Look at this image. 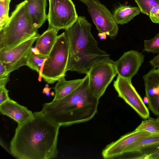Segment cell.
Masks as SVG:
<instances>
[{"label": "cell", "instance_id": "23", "mask_svg": "<svg viewBox=\"0 0 159 159\" xmlns=\"http://www.w3.org/2000/svg\"><path fill=\"white\" fill-rule=\"evenodd\" d=\"M143 51L154 53L159 52V32L152 39L144 40Z\"/></svg>", "mask_w": 159, "mask_h": 159}, {"label": "cell", "instance_id": "24", "mask_svg": "<svg viewBox=\"0 0 159 159\" xmlns=\"http://www.w3.org/2000/svg\"><path fill=\"white\" fill-rule=\"evenodd\" d=\"M141 12L149 16L151 8L154 6L159 5V0H134Z\"/></svg>", "mask_w": 159, "mask_h": 159}, {"label": "cell", "instance_id": "11", "mask_svg": "<svg viewBox=\"0 0 159 159\" xmlns=\"http://www.w3.org/2000/svg\"><path fill=\"white\" fill-rule=\"evenodd\" d=\"M152 134H153L144 130H135L107 145L103 150L102 155L105 159H112L121 157L129 146L140 139Z\"/></svg>", "mask_w": 159, "mask_h": 159}, {"label": "cell", "instance_id": "15", "mask_svg": "<svg viewBox=\"0 0 159 159\" xmlns=\"http://www.w3.org/2000/svg\"><path fill=\"white\" fill-rule=\"evenodd\" d=\"M1 114L6 115L20 124L29 119L33 113L26 107L10 99L0 105Z\"/></svg>", "mask_w": 159, "mask_h": 159}, {"label": "cell", "instance_id": "8", "mask_svg": "<svg viewBox=\"0 0 159 159\" xmlns=\"http://www.w3.org/2000/svg\"><path fill=\"white\" fill-rule=\"evenodd\" d=\"M114 63L113 61L97 64L91 67L87 74L89 89L99 99L117 74Z\"/></svg>", "mask_w": 159, "mask_h": 159}, {"label": "cell", "instance_id": "6", "mask_svg": "<svg viewBox=\"0 0 159 159\" xmlns=\"http://www.w3.org/2000/svg\"><path fill=\"white\" fill-rule=\"evenodd\" d=\"M48 27L66 30L76 21L78 16L72 0H48Z\"/></svg>", "mask_w": 159, "mask_h": 159}, {"label": "cell", "instance_id": "12", "mask_svg": "<svg viewBox=\"0 0 159 159\" xmlns=\"http://www.w3.org/2000/svg\"><path fill=\"white\" fill-rule=\"evenodd\" d=\"M142 52L131 50L125 52L116 61L115 65L118 76L131 81L144 61Z\"/></svg>", "mask_w": 159, "mask_h": 159}, {"label": "cell", "instance_id": "19", "mask_svg": "<svg viewBox=\"0 0 159 159\" xmlns=\"http://www.w3.org/2000/svg\"><path fill=\"white\" fill-rule=\"evenodd\" d=\"M159 143V134H153L140 139L129 146L126 148L122 156L126 153H134L142 148Z\"/></svg>", "mask_w": 159, "mask_h": 159}, {"label": "cell", "instance_id": "20", "mask_svg": "<svg viewBox=\"0 0 159 159\" xmlns=\"http://www.w3.org/2000/svg\"><path fill=\"white\" fill-rule=\"evenodd\" d=\"M32 48L30 50L27 56L26 66L32 70L39 72L48 57L43 56L36 54L33 51Z\"/></svg>", "mask_w": 159, "mask_h": 159}, {"label": "cell", "instance_id": "33", "mask_svg": "<svg viewBox=\"0 0 159 159\" xmlns=\"http://www.w3.org/2000/svg\"><path fill=\"white\" fill-rule=\"evenodd\" d=\"M106 34L105 33H99L98 36L100 37L101 39H106Z\"/></svg>", "mask_w": 159, "mask_h": 159}, {"label": "cell", "instance_id": "34", "mask_svg": "<svg viewBox=\"0 0 159 159\" xmlns=\"http://www.w3.org/2000/svg\"><path fill=\"white\" fill-rule=\"evenodd\" d=\"M0 144L2 146V147H3L8 152V149L6 147V146L4 144V143L3 142V141H2L1 140V139L0 140Z\"/></svg>", "mask_w": 159, "mask_h": 159}, {"label": "cell", "instance_id": "22", "mask_svg": "<svg viewBox=\"0 0 159 159\" xmlns=\"http://www.w3.org/2000/svg\"><path fill=\"white\" fill-rule=\"evenodd\" d=\"M11 0H0V30L9 19V5Z\"/></svg>", "mask_w": 159, "mask_h": 159}, {"label": "cell", "instance_id": "28", "mask_svg": "<svg viewBox=\"0 0 159 159\" xmlns=\"http://www.w3.org/2000/svg\"><path fill=\"white\" fill-rule=\"evenodd\" d=\"M150 64L154 68H159V53L149 62Z\"/></svg>", "mask_w": 159, "mask_h": 159}, {"label": "cell", "instance_id": "30", "mask_svg": "<svg viewBox=\"0 0 159 159\" xmlns=\"http://www.w3.org/2000/svg\"><path fill=\"white\" fill-rule=\"evenodd\" d=\"M139 159H159V153L141 156L140 157Z\"/></svg>", "mask_w": 159, "mask_h": 159}, {"label": "cell", "instance_id": "29", "mask_svg": "<svg viewBox=\"0 0 159 159\" xmlns=\"http://www.w3.org/2000/svg\"><path fill=\"white\" fill-rule=\"evenodd\" d=\"M10 74L7 72L5 67L0 63V78L6 76Z\"/></svg>", "mask_w": 159, "mask_h": 159}, {"label": "cell", "instance_id": "7", "mask_svg": "<svg viewBox=\"0 0 159 159\" xmlns=\"http://www.w3.org/2000/svg\"><path fill=\"white\" fill-rule=\"evenodd\" d=\"M85 4L99 33H105L114 39L119 31L112 13L98 0H80Z\"/></svg>", "mask_w": 159, "mask_h": 159}, {"label": "cell", "instance_id": "18", "mask_svg": "<svg viewBox=\"0 0 159 159\" xmlns=\"http://www.w3.org/2000/svg\"><path fill=\"white\" fill-rule=\"evenodd\" d=\"M140 12L138 7L120 4L114 8L112 15L115 21L118 25H123L129 22Z\"/></svg>", "mask_w": 159, "mask_h": 159}, {"label": "cell", "instance_id": "25", "mask_svg": "<svg viewBox=\"0 0 159 159\" xmlns=\"http://www.w3.org/2000/svg\"><path fill=\"white\" fill-rule=\"evenodd\" d=\"M134 153L140 154V155L138 157L159 153V143L144 147Z\"/></svg>", "mask_w": 159, "mask_h": 159}, {"label": "cell", "instance_id": "9", "mask_svg": "<svg viewBox=\"0 0 159 159\" xmlns=\"http://www.w3.org/2000/svg\"><path fill=\"white\" fill-rule=\"evenodd\" d=\"M40 35L38 34L13 48L0 51V63L5 67L8 73L26 66L28 54Z\"/></svg>", "mask_w": 159, "mask_h": 159}, {"label": "cell", "instance_id": "1", "mask_svg": "<svg viewBox=\"0 0 159 159\" xmlns=\"http://www.w3.org/2000/svg\"><path fill=\"white\" fill-rule=\"evenodd\" d=\"M61 126L41 111L16 129L11 142L10 152L19 159H49L56 157Z\"/></svg>", "mask_w": 159, "mask_h": 159}, {"label": "cell", "instance_id": "26", "mask_svg": "<svg viewBox=\"0 0 159 159\" xmlns=\"http://www.w3.org/2000/svg\"><path fill=\"white\" fill-rule=\"evenodd\" d=\"M152 21L155 23H159V5L152 7L149 15Z\"/></svg>", "mask_w": 159, "mask_h": 159}, {"label": "cell", "instance_id": "35", "mask_svg": "<svg viewBox=\"0 0 159 159\" xmlns=\"http://www.w3.org/2000/svg\"><path fill=\"white\" fill-rule=\"evenodd\" d=\"M144 103H148V99L147 97L146 96L144 98Z\"/></svg>", "mask_w": 159, "mask_h": 159}, {"label": "cell", "instance_id": "2", "mask_svg": "<svg viewBox=\"0 0 159 159\" xmlns=\"http://www.w3.org/2000/svg\"><path fill=\"white\" fill-rule=\"evenodd\" d=\"M99 100L89 89L87 74L75 90L61 99L44 103L42 111L61 126H67L91 120L97 112Z\"/></svg>", "mask_w": 159, "mask_h": 159}, {"label": "cell", "instance_id": "3", "mask_svg": "<svg viewBox=\"0 0 159 159\" xmlns=\"http://www.w3.org/2000/svg\"><path fill=\"white\" fill-rule=\"evenodd\" d=\"M91 26L85 16H79L71 26L65 30L70 51L66 71L86 75L94 65L113 61L110 54L98 47L91 32Z\"/></svg>", "mask_w": 159, "mask_h": 159}, {"label": "cell", "instance_id": "5", "mask_svg": "<svg viewBox=\"0 0 159 159\" xmlns=\"http://www.w3.org/2000/svg\"><path fill=\"white\" fill-rule=\"evenodd\" d=\"M69 51L68 41L64 32L58 35L42 69L41 76L48 83L52 84L66 76Z\"/></svg>", "mask_w": 159, "mask_h": 159}, {"label": "cell", "instance_id": "14", "mask_svg": "<svg viewBox=\"0 0 159 159\" xmlns=\"http://www.w3.org/2000/svg\"><path fill=\"white\" fill-rule=\"evenodd\" d=\"M25 10L33 25L38 29L47 19L46 0H25Z\"/></svg>", "mask_w": 159, "mask_h": 159}, {"label": "cell", "instance_id": "10", "mask_svg": "<svg viewBox=\"0 0 159 159\" xmlns=\"http://www.w3.org/2000/svg\"><path fill=\"white\" fill-rule=\"evenodd\" d=\"M114 88L119 97L122 98L143 118L149 117V112L131 81L119 76L114 81Z\"/></svg>", "mask_w": 159, "mask_h": 159}, {"label": "cell", "instance_id": "21", "mask_svg": "<svg viewBox=\"0 0 159 159\" xmlns=\"http://www.w3.org/2000/svg\"><path fill=\"white\" fill-rule=\"evenodd\" d=\"M135 130H144L153 134H159V119L149 117L148 119L143 121Z\"/></svg>", "mask_w": 159, "mask_h": 159}, {"label": "cell", "instance_id": "17", "mask_svg": "<svg viewBox=\"0 0 159 159\" xmlns=\"http://www.w3.org/2000/svg\"><path fill=\"white\" fill-rule=\"evenodd\" d=\"M84 80V77L67 81L66 80L65 76L60 78L53 88L55 93L53 100L61 99L70 94L80 85Z\"/></svg>", "mask_w": 159, "mask_h": 159}, {"label": "cell", "instance_id": "27", "mask_svg": "<svg viewBox=\"0 0 159 159\" xmlns=\"http://www.w3.org/2000/svg\"><path fill=\"white\" fill-rule=\"evenodd\" d=\"M8 92L5 86H0V105L10 99Z\"/></svg>", "mask_w": 159, "mask_h": 159}, {"label": "cell", "instance_id": "16", "mask_svg": "<svg viewBox=\"0 0 159 159\" xmlns=\"http://www.w3.org/2000/svg\"><path fill=\"white\" fill-rule=\"evenodd\" d=\"M58 31L56 29L48 27L37 39L34 48H32L34 52L41 56L48 57L56 41Z\"/></svg>", "mask_w": 159, "mask_h": 159}, {"label": "cell", "instance_id": "32", "mask_svg": "<svg viewBox=\"0 0 159 159\" xmlns=\"http://www.w3.org/2000/svg\"><path fill=\"white\" fill-rule=\"evenodd\" d=\"M50 89L48 87L45 88L43 91V93H45L46 94V95L48 96H49L50 95L49 91H50Z\"/></svg>", "mask_w": 159, "mask_h": 159}, {"label": "cell", "instance_id": "4", "mask_svg": "<svg viewBox=\"0 0 159 159\" xmlns=\"http://www.w3.org/2000/svg\"><path fill=\"white\" fill-rule=\"evenodd\" d=\"M26 1L17 5L0 30V51L13 48L38 34L26 13Z\"/></svg>", "mask_w": 159, "mask_h": 159}, {"label": "cell", "instance_id": "13", "mask_svg": "<svg viewBox=\"0 0 159 159\" xmlns=\"http://www.w3.org/2000/svg\"><path fill=\"white\" fill-rule=\"evenodd\" d=\"M148 104L152 112L159 116V68H153L143 76Z\"/></svg>", "mask_w": 159, "mask_h": 159}, {"label": "cell", "instance_id": "31", "mask_svg": "<svg viewBox=\"0 0 159 159\" xmlns=\"http://www.w3.org/2000/svg\"><path fill=\"white\" fill-rule=\"evenodd\" d=\"M9 75L0 78V86H6V84L9 81Z\"/></svg>", "mask_w": 159, "mask_h": 159}]
</instances>
